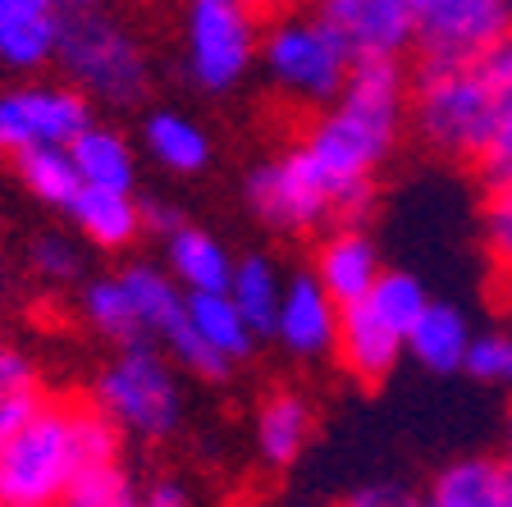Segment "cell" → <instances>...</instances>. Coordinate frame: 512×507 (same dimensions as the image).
Listing matches in <instances>:
<instances>
[{
	"label": "cell",
	"mask_w": 512,
	"mask_h": 507,
	"mask_svg": "<svg viewBox=\"0 0 512 507\" xmlns=\"http://www.w3.org/2000/svg\"><path fill=\"white\" fill-rule=\"evenodd\" d=\"M407 119V74L398 60H357L343 92L293 138L311 156V165L371 215L375 206V169L398 147Z\"/></svg>",
	"instance_id": "cell-1"
},
{
	"label": "cell",
	"mask_w": 512,
	"mask_h": 507,
	"mask_svg": "<svg viewBox=\"0 0 512 507\" xmlns=\"http://www.w3.org/2000/svg\"><path fill=\"white\" fill-rule=\"evenodd\" d=\"M106 462H119V425L96 402L46 398L23 425L0 434V503L64 507L74 480Z\"/></svg>",
	"instance_id": "cell-2"
},
{
	"label": "cell",
	"mask_w": 512,
	"mask_h": 507,
	"mask_svg": "<svg viewBox=\"0 0 512 507\" xmlns=\"http://www.w3.org/2000/svg\"><path fill=\"white\" fill-rule=\"evenodd\" d=\"M256 60L288 106L320 110L343 92L357 55L320 10H284L261 28Z\"/></svg>",
	"instance_id": "cell-3"
},
{
	"label": "cell",
	"mask_w": 512,
	"mask_h": 507,
	"mask_svg": "<svg viewBox=\"0 0 512 507\" xmlns=\"http://www.w3.org/2000/svg\"><path fill=\"white\" fill-rule=\"evenodd\" d=\"M407 115L416 138L435 156L476 165L494 138V96L480 74V60L467 64H421L407 87Z\"/></svg>",
	"instance_id": "cell-4"
},
{
	"label": "cell",
	"mask_w": 512,
	"mask_h": 507,
	"mask_svg": "<svg viewBox=\"0 0 512 507\" xmlns=\"http://www.w3.org/2000/svg\"><path fill=\"white\" fill-rule=\"evenodd\" d=\"M64 78L101 106H138L147 96L151 64L147 51L133 32L106 10H78L64 14L60 23V46H55Z\"/></svg>",
	"instance_id": "cell-5"
},
{
	"label": "cell",
	"mask_w": 512,
	"mask_h": 507,
	"mask_svg": "<svg viewBox=\"0 0 512 507\" xmlns=\"http://www.w3.org/2000/svg\"><path fill=\"white\" fill-rule=\"evenodd\" d=\"M243 192H247V206L256 211V220L279 233H311V229H325V224H362L366 220V211H357V206L311 165V156L298 142H288L279 156L261 160V165L247 174Z\"/></svg>",
	"instance_id": "cell-6"
},
{
	"label": "cell",
	"mask_w": 512,
	"mask_h": 507,
	"mask_svg": "<svg viewBox=\"0 0 512 507\" xmlns=\"http://www.w3.org/2000/svg\"><path fill=\"white\" fill-rule=\"evenodd\" d=\"M92 402L119 430L138 439H165L183 421V389L174 375V361L156 343H128L115 361L101 366Z\"/></svg>",
	"instance_id": "cell-7"
},
{
	"label": "cell",
	"mask_w": 512,
	"mask_h": 507,
	"mask_svg": "<svg viewBox=\"0 0 512 507\" xmlns=\"http://www.w3.org/2000/svg\"><path fill=\"white\" fill-rule=\"evenodd\" d=\"M256 0H188L183 5V74L211 96L234 92L261 46Z\"/></svg>",
	"instance_id": "cell-8"
},
{
	"label": "cell",
	"mask_w": 512,
	"mask_h": 507,
	"mask_svg": "<svg viewBox=\"0 0 512 507\" xmlns=\"http://www.w3.org/2000/svg\"><path fill=\"white\" fill-rule=\"evenodd\" d=\"M512 37V0H412V46L426 64H467Z\"/></svg>",
	"instance_id": "cell-9"
},
{
	"label": "cell",
	"mask_w": 512,
	"mask_h": 507,
	"mask_svg": "<svg viewBox=\"0 0 512 507\" xmlns=\"http://www.w3.org/2000/svg\"><path fill=\"white\" fill-rule=\"evenodd\" d=\"M92 124V106L78 87L28 83L0 92V156H23L32 147H69Z\"/></svg>",
	"instance_id": "cell-10"
},
{
	"label": "cell",
	"mask_w": 512,
	"mask_h": 507,
	"mask_svg": "<svg viewBox=\"0 0 512 507\" xmlns=\"http://www.w3.org/2000/svg\"><path fill=\"white\" fill-rule=\"evenodd\" d=\"M270 334L279 338V348H284L288 357H298V361L330 357L334 338H339V302L316 284V275L284 279Z\"/></svg>",
	"instance_id": "cell-11"
},
{
	"label": "cell",
	"mask_w": 512,
	"mask_h": 507,
	"mask_svg": "<svg viewBox=\"0 0 512 507\" xmlns=\"http://www.w3.org/2000/svg\"><path fill=\"white\" fill-rule=\"evenodd\" d=\"M357 60H398L412 46V0H320Z\"/></svg>",
	"instance_id": "cell-12"
},
{
	"label": "cell",
	"mask_w": 512,
	"mask_h": 507,
	"mask_svg": "<svg viewBox=\"0 0 512 507\" xmlns=\"http://www.w3.org/2000/svg\"><path fill=\"white\" fill-rule=\"evenodd\" d=\"M64 10L60 0H0V64L32 74L55 60Z\"/></svg>",
	"instance_id": "cell-13"
},
{
	"label": "cell",
	"mask_w": 512,
	"mask_h": 507,
	"mask_svg": "<svg viewBox=\"0 0 512 507\" xmlns=\"http://www.w3.org/2000/svg\"><path fill=\"white\" fill-rule=\"evenodd\" d=\"M403 348H407L403 334H394L366 302L339 307V338H334V352H339L343 370H348L357 384L389 380L398 357H403Z\"/></svg>",
	"instance_id": "cell-14"
},
{
	"label": "cell",
	"mask_w": 512,
	"mask_h": 507,
	"mask_svg": "<svg viewBox=\"0 0 512 507\" xmlns=\"http://www.w3.org/2000/svg\"><path fill=\"white\" fill-rule=\"evenodd\" d=\"M380 252L375 243L366 238L357 224H343V229L325 233V243L316 252V265H311V275L325 293L339 302V307H352V302H362L371 293V284L380 279Z\"/></svg>",
	"instance_id": "cell-15"
},
{
	"label": "cell",
	"mask_w": 512,
	"mask_h": 507,
	"mask_svg": "<svg viewBox=\"0 0 512 507\" xmlns=\"http://www.w3.org/2000/svg\"><path fill=\"white\" fill-rule=\"evenodd\" d=\"M311 430H316V407H311L307 393L298 389H275L261 398L252 421V439L256 453L266 466H293L311 444Z\"/></svg>",
	"instance_id": "cell-16"
},
{
	"label": "cell",
	"mask_w": 512,
	"mask_h": 507,
	"mask_svg": "<svg viewBox=\"0 0 512 507\" xmlns=\"http://www.w3.org/2000/svg\"><path fill=\"white\" fill-rule=\"evenodd\" d=\"M69 220L78 224L92 247L101 252H124L142 238L147 229V215H142V201L133 192H115V188H78V197L69 201Z\"/></svg>",
	"instance_id": "cell-17"
},
{
	"label": "cell",
	"mask_w": 512,
	"mask_h": 507,
	"mask_svg": "<svg viewBox=\"0 0 512 507\" xmlns=\"http://www.w3.org/2000/svg\"><path fill=\"white\" fill-rule=\"evenodd\" d=\"M165 261H170V279L183 293H224L234 275V256L224 252L220 238L192 229V224H174L165 233Z\"/></svg>",
	"instance_id": "cell-18"
},
{
	"label": "cell",
	"mask_w": 512,
	"mask_h": 507,
	"mask_svg": "<svg viewBox=\"0 0 512 507\" xmlns=\"http://www.w3.org/2000/svg\"><path fill=\"white\" fill-rule=\"evenodd\" d=\"M471 334H476L471 320L462 316L453 302L430 297V307L421 311V320L407 329V352L426 370H435V375H453V370H462V361H467Z\"/></svg>",
	"instance_id": "cell-19"
},
{
	"label": "cell",
	"mask_w": 512,
	"mask_h": 507,
	"mask_svg": "<svg viewBox=\"0 0 512 507\" xmlns=\"http://www.w3.org/2000/svg\"><path fill=\"white\" fill-rule=\"evenodd\" d=\"M119 279L128 284V297L138 307L142 338L165 348V338L188 320V293L170 279V270H156V265H128V270H119Z\"/></svg>",
	"instance_id": "cell-20"
},
{
	"label": "cell",
	"mask_w": 512,
	"mask_h": 507,
	"mask_svg": "<svg viewBox=\"0 0 512 507\" xmlns=\"http://www.w3.org/2000/svg\"><path fill=\"white\" fill-rule=\"evenodd\" d=\"M142 147L147 156L156 160L160 169H170V174H202L211 165V138H206V128L197 119L179 115V110H151L142 119Z\"/></svg>",
	"instance_id": "cell-21"
},
{
	"label": "cell",
	"mask_w": 512,
	"mask_h": 507,
	"mask_svg": "<svg viewBox=\"0 0 512 507\" xmlns=\"http://www.w3.org/2000/svg\"><path fill=\"white\" fill-rule=\"evenodd\" d=\"M69 156H74L78 179L87 188H115V192H133L138 183V160H133V147L119 128H101L87 124L74 142H69Z\"/></svg>",
	"instance_id": "cell-22"
},
{
	"label": "cell",
	"mask_w": 512,
	"mask_h": 507,
	"mask_svg": "<svg viewBox=\"0 0 512 507\" xmlns=\"http://www.w3.org/2000/svg\"><path fill=\"white\" fill-rule=\"evenodd\" d=\"M480 74H485L494 96V138L485 147V156L476 160V169L485 183H508L512 179V37L480 55Z\"/></svg>",
	"instance_id": "cell-23"
},
{
	"label": "cell",
	"mask_w": 512,
	"mask_h": 507,
	"mask_svg": "<svg viewBox=\"0 0 512 507\" xmlns=\"http://www.w3.org/2000/svg\"><path fill=\"white\" fill-rule=\"evenodd\" d=\"M421 507H503L499 462L490 457H458L435 471L421 494Z\"/></svg>",
	"instance_id": "cell-24"
},
{
	"label": "cell",
	"mask_w": 512,
	"mask_h": 507,
	"mask_svg": "<svg viewBox=\"0 0 512 507\" xmlns=\"http://www.w3.org/2000/svg\"><path fill=\"white\" fill-rule=\"evenodd\" d=\"M188 320L192 329L202 334V343L224 357L229 366L243 361L256 343V329L247 325V316L234 307V297L229 293H188Z\"/></svg>",
	"instance_id": "cell-25"
},
{
	"label": "cell",
	"mask_w": 512,
	"mask_h": 507,
	"mask_svg": "<svg viewBox=\"0 0 512 507\" xmlns=\"http://www.w3.org/2000/svg\"><path fill=\"white\" fill-rule=\"evenodd\" d=\"M14 169H19V183L28 188V197H37L42 206H55V211H69V201L83 188L69 147H32L23 156H14Z\"/></svg>",
	"instance_id": "cell-26"
},
{
	"label": "cell",
	"mask_w": 512,
	"mask_h": 507,
	"mask_svg": "<svg viewBox=\"0 0 512 507\" xmlns=\"http://www.w3.org/2000/svg\"><path fill=\"white\" fill-rule=\"evenodd\" d=\"M83 316L96 334H106L115 348H128V343H147L138 325V307L128 297V284L119 275H101L83 288Z\"/></svg>",
	"instance_id": "cell-27"
},
{
	"label": "cell",
	"mask_w": 512,
	"mask_h": 507,
	"mask_svg": "<svg viewBox=\"0 0 512 507\" xmlns=\"http://www.w3.org/2000/svg\"><path fill=\"white\" fill-rule=\"evenodd\" d=\"M224 293L234 297V307L247 316V325L256 334H270L275 325V311H279V293H284V279L279 270L266 261V256H243L234 261V275H229V288Z\"/></svg>",
	"instance_id": "cell-28"
},
{
	"label": "cell",
	"mask_w": 512,
	"mask_h": 507,
	"mask_svg": "<svg viewBox=\"0 0 512 507\" xmlns=\"http://www.w3.org/2000/svg\"><path fill=\"white\" fill-rule=\"evenodd\" d=\"M46 402V384L37 361L14 343H0V434L23 425Z\"/></svg>",
	"instance_id": "cell-29"
},
{
	"label": "cell",
	"mask_w": 512,
	"mask_h": 507,
	"mask_svg": "<svg viewBox=\"0 0 512 507\" xmlns=\"http://www.w3.org/2000/svg\"><path fill=\"white\" fill-rule=\"evenodd\" d=\"M362 302L394 329V334H403V343H407V329L430 307V293H426V284L416 275H407V270H380V279L371 284V293H366Z\"/></svg>",
	"instance_id": "cell-30"
},
{
	"label": "cell",
	"mask_w": 512,
	"mask_h": 507,
	"mask_svg": "<svg viewBox=\"0 0 512 507\" xmlns=\"http://www.w3.org/2000/svg\"><path fill=\"white\" fill-rule=\"evenodd\" d=\"M64 507H138V485L128 480L124 462L92 466L64 494Z\"/></svg>",
	"instance_id": "cell-31"
},
{
	"label": "cell",
	"mask_w": 512,
	"mask_h": 507,
	"mask_svg": "<svg viewBox=\"0 0 512 507\" xmlns=\"http://www.w3.org/2000/svg\"><path fill=\"white\" fill-rule=\"evenodd\" d=\"M471 380L494 384V389H512V334L508 329H485V334H471L467 361H462Z\"/></svg>",
	"instance_id": "cell-32"
},
{
	"label": "cell",
	"mask_w": 512,
	"mask_h": 507,
	"mask_svg": "<svg viewBox=\"0 0 512 507\" xmlns=\"http://www.w3.org/2000/svg\"><path fill=\"white\" fill-rule=\"evenodd\" d=\"M485 252H490L494 270L512 284V179L508 183H490V197H485Z\"/></svg>",
	"instance_id": "cell-33"
},
{
	"label": "cell",
	"mask_w": 512,
	"mask_h": 507,
	"mask_svg": "<svg viewBox=\"0 0 512 507\" xmlns=\"http://www.w3.org/2000/svg\"><path fill=\"white\" fill-rule=\"evenodd\" d=\"M28 256H32V270L42 279H51V284H74V279L83 275V252H78V243L69 233H42V238H32Z\"/></svg>",
	"instance_id": "cell-34"
},
{
	"label": "cell",
	"mask_w": 512,
	"mask_h": 507,
	"mask_svg": "<svg viewBox=\"0 0 512 507\" xmlns=\"http://www.w3.org/2000/svg\"><path fill=\"white\" fill-rule=\"evenodd\" d=\"M348 507H421V494H412V489L403 485H366L362 494H352Z\"/></svg>",
	"instance_id": "cell-35"
},
{
	"label": "cell",
	"mask_w": 512,
	"mask_h": 507,
	"mask_svg": "<svg viewBox=\"0 0 512 507\" xmlns=\"http://www.w3.org/2000/svg\"><path fill=\"white\" fill-rule=\"evenodd\" d=\"M138 507H192V494L179 480H156V485L138 489Z\"/></svg>",
	"instance_id": "cell-36"
},
{
	"label": "cell",
	"mask_w": 512,
	"mask_h": 507,
	"mask_svg": "<svg viewBox=\"0 0 512 507\" xmlns=\"http://www.w3.org/2000/svg\"><path fill=\"white\" fill-rule=\"evenodd\" d=\"M499 485H503V507H512V457L499 462Z\"/></svg>",
	"instance_id": "cell-37"
},
{
	"label": "cell",
	"mask_w": 512,
	"mask_h": 507,
	"mask_svg": "<svg viewBox=\"0 0 512 507\" xmlns=\"http://www.w3.org/2000/svg\"><path fill=\"white\" fill-rule=\"evenodd\" d=\"M106 0H60V10L64 14H78V10H101Z\"/></svg>",
	"instance_id": "cell-38"
},
{
	"label": "cell",
	"mask_w": 512,
	"mask_h": 507,
	"mask_svg": "<svg viewBox=\"0 0 512 507\" xmlns=\"http://www.w3.org/2000/svg\"><path fill=\"white\" fill-rule=\"evenodd\" d=\"M503 444H508V457H512V407H508V421H503Z\"/></svg>",
	"instance_id": "cell-39"
},
{
	"label": "cell",
	"mask_w": 512,
	"mask_h": 507,
	"mask_svg": "<svg viewBox=\"0 0 512 507\" xmlns=\"http://www.w3.org/2000/svg\"><path fill=\"white\" fill-rule=\"evenodd\" d=\"M0 507H5V503H0Z\"/></svg>",
	"instance_id": "cell-40"
}]
</instances>
